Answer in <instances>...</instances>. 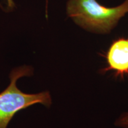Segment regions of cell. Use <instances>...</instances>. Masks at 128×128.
<instances>
[{
  "mask_svg": "<svg viewBox=\"0 0 128 128\" xmlns=\"http://www.w3.org/2000/svg\"><path fill=\"white\" fill-rule=\"evenodd\" d=\"M66 12L82 29L96 34H108L128 13V0L113 7L103 6L97 0H68Z\"/></svg>",
  "mask_w": 128,
  "mask_h": 128,
  "instance_id": "1",
  "label": "cell"
},
{
  "mask_svg": "<svg viewBox=\"0 0 128 128\" xmlns=\"http://www.w3.org/2000/svg\"><path fill=\"white\" fill-rule=\"evenodd\" d=\"M32 69L24 66L14 69L10 73V84L0 93V128H7L17 112L37 103L49 107L52 104L48 92L27 94L17 87L19 78L32 74Z\"/></svg>",
  "mask_w": 128,
  "mask_h": 128,
  "instance_id": "2",
  "label": "cell"
},
{
  "mask_svg": "<svg viewBox=\"0 0 128 128\" xmlns=\"http://www.w3.org/2000/svg\"><path fill=\"white\" fill-rule=\"evenodd\" d=\"M7 7L9 8L12 9L15 6V4H14V1L12 0H7Z\"/></svg>",
  "mask_w": 128,
  "mask_h": 128,
  "instance_id": "5",
  "label": "cell"
},
{
  "mask_svg": "<svg viewBox=\"0 0 128 128\" xmlns=\"http://www.w3.org/2000/svg\"><path fill=\"white\" fill-rule=\"evenodd\" d=\"M115 125L118 127L122 128H128V112L124 113L116 120Z\"/></svg>",
  "mask_w": 128,
  "mask_h": 128,
  "instance_id": "4",
  "label": "cell"
},
{
  "mask_svg": "<svg viewBox=\"0 0 128 128\" xmlns=\"http://www.w3.org/2000/svg\"><path fill=\"white\" fill-rule=\"evenodd\" d=\"M107 70L118 76L128 75V37L118 39L112 43L106 55Z\"/></svg>",
  "mask_w": 128,
  "mask_h": 128,
  "instance_id": "3",
  "label": "cell"
}]
</instances>
